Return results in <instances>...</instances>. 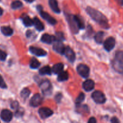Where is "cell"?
Returning <instances> with one entry per match:
<instances>
[{
    "label": "cell",
    "instance_id": "cell-30",
    "mask_svg": "<svg viewBox=\"0 0 123 123\" xmlns=\"http://www.w3.org/2000/svg\"><path fill=\"white\" fill-rule=\"evenodd\" d=\"M7 54L0 49V60L1 61H4L6 59Z\"/></svg>",
    "mask_w": 123,
    "mask_h": 123
},
{
    "label": "cell",
    "instance_id": "cell-14",
    "mask_svg": "<svg viewBox=\"0 0 123 123\" xmlns=\"http://www.w3.org/2000/svg\"><path fill=\"white\" fill-rule=\"evenodd\" d=\"M68 22L70 26L72 28V31L74 32H77L78 31V25H77L76 20L75 19L74 15H70L69 16L68 18Z\"/></svg>",
    "mask_w": 123,
    "mask_h": 123
},
{
    "label": "cell",
    "instance_id": "cell-19",
    "mask_svg": "<svg viewBox=\"0 0 123 123\" xmlns=\"http://www.w3.org/2000/svg\"><path fill=\"white\" fill-rule=\"evenodd\" d=\"M63 69V64L62 63H57L53 66L52 71L55 74H59L61 73Z\"/></svg>",
    "mask_w": 123,
    "mask_h": 123
},
{
    "label": "cell",
    "instance_id": "cell-37",
    "mask_svg": "<svg viewBox=\"0 0 123 123\" xmlns=\"http://www.w3.org/2000/svg\"><path fill=\"white\" fill-rule=\"evenodd\" d=\"M116 1L120 6H123V0H116Z\"/></svg>",
    "mask_w": 123,
    "mask_h": 123
},
{
    "label": "cell",
    "instance_id": "cell-2",
    "mask_svg": "<svg viewBox=\"0 0 123 123\" xmlns=\"http://www.w3.org/2000/svg\"><path fill=\"white\" fill-rule=\"evenodd\" d=\"M113 69L118 73L123 74V52H117L112 62Z\"/></svg>",
    "mask_w": 123,
    "mask_h": 123
},
{
    "label": "cell",
    "instance_id": "cell-7",
    "mask_svg": "<svg viewBox=\"0 0 123 123\" xmlns=\"http://www.w3.org/2000/svg\"><path fill=\"white\" fill-rule=\"evenodd\" d=\"M115 40L112 37L107 38L104 43V49L109 52L112 50L115 47Z\"/></svg>",
    "mask_w": 123,
    "mask_h": 123
},
{
    "label": "cell",
    "instance_id": "cell-23",
    "mask_svg": "<svg viewBox=\"0 0 123 123\" xmlns=\"http://www.w3.org/2000/svg\"><path fill=\"white\" fill-rule=\"evenodd\" d=\"M104 37V32L102 31H99L97 33L95 34L94 38H95V42L98 44H101L102 42V40H103Z\"/></svg>",
    "mask_w": 123,
    "mask_h": 123
},
{
    "label": "cell",
    "instance_id": "cell-29",
    "mask_svg": "<svg viewBox=\"0 0 123 123\" xmlns=\"http://www.w3.org/2000/svg\"><path fill=\"white\" fill-rule=\"evenodd\" d=\"M84 99V94L83 93V92H81V93H80V94L78 95L77 98H76L75 103H77V105L80 104L82 102H83Z\"/></svg>",
    "mask_w": 123,
    "mask_h": 123
},
{
    "label": "cell",
    "instance_id": "cell-6",
    "mask_svg": "<svg viewBox=\"0 0 123 123\" xmlns=\"http://www.w3.org/2000/svg\"><path fill=\"white\" fill-rule=\"evenodd\" d=\"M43 98L42 96L39 94H36L33 96L32 98H31L30 101V104L31 106L33 107H37L38 106L41 105L42 103Z\"/></svg>",
    "mask_w": 123,
    "mask_h": 123
},
{
    "label": "cell",
    "instance_id": "cell-18",
    "mask_svg": "<svg viewBox=\"0 0 123 123\" xmlns=\"http://www.w3.org/2000/svg\"><path fill=\"white\" fill-rule=\"evenodd\" d=\"M49 5L53 12L56 13H60V8L58 6V2L57 0H49Z\"/></svg>",
    "mask_w": 123,
    "mask_h": 123
},
{
    "label": "cell",
    "instance_id": "cell-25",
    "mask_svg": "<svg viewBox=\"0 0 123 123\" xmlns=\"http://www.w3.org/2000/svg\"><path fill=\"white\" fill-rule=\"evenodd\" d=\"M23 23L26 26H31L33 25V20L29 16H26L23 18Z\"/></svg>",
    "mask_w": 123,
    "mask_h": 123
},
{
    "label": "cell",
    "instance_id": "cell-21",
    "mask_svg": "<svg viewBox=\"0 0 123 123\" xmlns=\"http://www.w3.org/2000/svg\"><path fill=\"white\" fill-rule=\"evenodd\" d=\"M69 74L67 72H62L58 75L57 80L60 82L65 81V80H68V79Z\"/></svg>",
    "mask_w": 123,
    "mask_h": 123
},
{
    "label": "cell",
    "instance_id": "cell-39",
    "mask_svg": "<svg viewBox=\"0 0 123 123\" xmlns=\"http://www.w3.org/2000/svg\"><path fill=\"white\" fill-rule=\"evenodd\" d=\"M25 1H27V2H33L34 0H25Z\"/></svg>",
    "mask_w": 123,
    "mask_h": 123
},
{
    "label": "cell",
    "instance_id": "cell-33",
    "mask_svg": "<svg viewBox=\"0 0 123 123\" xmlns=\"http://www.w3.org/2000/svg\"><path fill=\"white\" fill-rule=\"evenodd\" d=\"M18 105H19V104H18V103L17 102H13V103H12V105H11V107H12V109H17V108H18Z\"/></svg>",
    "mask_w": 123,
    "mask_h": 123
},
{
    "label": "cell",
    "instance_id": "cell-38",
    "mask_svg": "<svg viewBox=\"0 0 123 123\" xmlns=\"http://www.w3.org/2000/svg\"><path fill=\"white\" fill-rule=\"evenodd\" d=\"M2 13H3V10H2V8H1V7H0V16L2 15Z\"/></svg>",
    "mask_w": 123,
    "mask_h": 123
},
{
    "label": "cell",
    "instance_id": "cell-24",
    "mask_svg": "<svg viewBox=\"0 0 123 123\" xmlns=\"http://www.w3.org/2000/svg\"><path fill=\"white\" fill-rule=\"evenodd\" d=\"M41 64L37 60V59L35 58H32L30 61V66L31 68H33V69H36L37 68L40 66Z\"/></svg>",
    "mask_w": 123,
    "mask_h": 123
},
{
    "label": "cell",
    "instance_id": "cell-11",
    "mask_svg": "<svg viewBox=\"0 0 123 123\" xmlns=\"http://www.w3.org/2000/svg\"><path fill=\"white\" fill-rule=\"evenodd\" d=\"M13 117V114L8 109H4L1 113V118L3 121L6 122H9L12 120Z\"/></svg>",
    "mask_w": 123,
    "mask_h": 123
},
{
    "label": "cell",
    "instance_id": "cell-28",
    "mask_svg": "<svg viewBox=\"0 0 123 123\" xmlns=\"http://www.w3.org/2000/svg\"><path fill=\"white\" fill-rule=\"evenodd\" d=\"M30 94V91L28 88H24L20 92V96L24 99H26L27 98L29 97Z\"/></svg>",
    "mask_w": 123,
    "mask_h": 123
},
{
    "label": "cell",
    "instance_id": "cell-32",
    "mask_svg": "<svg viewBox=\"0 0 123 123\" xmlns=\"http://www.w3.org/2000/svg\"><path fill=\"white\" fill-rule=\"evenodd\" d=\"M55 38H57V40H60L62 41V40H63L64 39V37H63V35L62 32H57L56 33V37Z\"/></svg>",
    "mask_w": 123,
    "mask_h": 123
},
{
    "label": "cell",
    "instance_id": "cell-27",
    "mask_svg": "<svg viewBox=\"0 0 123 123\" xmlns=\"http://www.w3.org/2000/svg\"><path fill=\"white\" fill-rule=\"evenodd\" d=\"M22 6V3L18 0L13 1L12 4H11V7L13 9H18V8H20Z\"/></svg>",
    "mask_w": 123,
    "mask_h": 123
},
{
    "label": "cell",
    "instance_id": "cell-3",
    "mask_svg": "<svg viewBox=\"0 0 123 123\" xmlns=\"http://www.w3.org/2000/svg\"><path fill=\"white\" fill-rule=\"evenodd\" d=\"M92 98L94 102L98 104H102L106 102V97L104 94L100 91H95L92 94Z\"/></svg>",
    "mask_w": 123,
    "mask_h": 123
},
{
    "label": "cell",
    "instance_id": "cell-36",
    "mask_svg": "<svg viewBox=\"0 0 123 123\" xmlns=\"http://www.w3.org/2000/svg\"><path fill=\"white\" fill-rule=\"evenodd\" d=\"M88 123H96V119L94 117H91L89 118V121H88Z\"/></svg>",
    "mask_w": 123,
    "mask_h": 123
},
{
    "label": "cell",
    "instance_id": "cell-40",
    "mask_svg": "<svg viewBox=\"0 0 123 123\" xmlns=\"http://www.w3.org/2000/svg\"><path fill=\"white\" fill-rule=\"evenodd\" d=\"M0 1H1V0H0Z\"/></svg>",
    "mask_w": 123,
    "mask_h": 123
},
{
    "label": "cell",
    "instance_id": "cell-15",
    "mask_svg": "<svg viewBox=\"0 0 123 123\" xmlns=\"http://www.w3.org/2000/svg\"><path fill=\"white\" fill-rule=\"evenodd\" d=\"M95 84L92 80L88 79L84 81L83 84V88L86 91H90L94 88Z\"/></svg>",
    "mask_w": 123,
    "mask_h": 123
},
{
    "label": "cell",
    "instance_id": "cell-20",
    "mask_svg": "<svg viewBox=\"0 0 123 123\" xmlns=\"http://www.w3.org/2000/svg\"><path fill=\"white\" fill-rule=\"evenodd\" d=\"M1 32L4 35L6 36H10L12 35L13 31L10 26H2L1 27Z\"/></svg>",
    "mask_w": 123,
    "mask_h": 123
},
{
    "label": "cell",
    "instance_id": "cell-22",
    "mask_svg": "<svg viewBox=\"0 0 123 123\" xmlns=\"http://www.w3.org/2000/svg\"><path fill=\"white\" fill-rule=\"evenodd\" d=\"M52 70L49 66H44L41 68L39 70V74L41 75H45V74H49L50 75L51 74Z\"/></svg>",
    "mask_w": 123,
    "mask_h": 123
},
{
    "label": "cell",
    "instance_id": "cell-4",
    "mask_svg": "<svg viewBox=\"0 0 123 123\" xmlns=\"http://www.w3.org/2000/svg\"><path fill=\"white\" fill-rule=\"evenodd\" d=\"M37 8L38 9V10L39 11V13H40V14H41V17H42V18H43L45 20H47L49 24H50L51 25H55V24H56L57 23L56 20H55L54 18H53V17L51 16L48 13L43 12V11L42 10V7H41V6H39Z\"/></svg>",
    "mask_w": 123,
    "mask_h": 123
},
{
    "label": "cell",
    "instance_id": "cell-35",
    "mask_svg": "<svg viewBox=\"0 0 123 123\" xmlns=\"http://www.w3.org/2000/svg\"><path fill=\"white\" fill-rule=\"evenodd\" d=\"M111 123H119V121L116 117H113L111 119Z\"/></svg>",
    "mask_w": 123,
    "mask_h": 123
},
{
    "label": "cell",
    "instance_id": "cell-5",
    "mask_svg": "<svg viewBox=\"0 0 123 123\" xmlns=\"http://www.w3.org/2000/svg\"><path fill=\"white\" fill-rule=\"evenodd\" d=\"M77 70L78 74L83 78H86L89 76L90 70L87 66L84 64H79L77 67Z\"/></svg>",
    "mask_w": 123,
    "mask_h": 123
},
{
    "label": "cell",
    "instance_id": "cell-12",
    "mask_svg": "<svg viewBox=\"0 0 123 123\" xmlns=\"http://www.w3.org/2000/svg\"><path fill=\"white\" fill-rule=\"evenodd\" d=\"M63 54H65L68 60L71 62H73L74 61H75V54L73 50H72L69 47L65 48Z\"/></svg>",
    "mask_w": 123,
    "mask_h": 123
},
{
    "label": "cell",
    "instance_id": "cell-8",
    "mask_svg": "<svg viewBox=\"0 0 123 123\" xmlns=\"http://www.w3.org/2000/svg\"><path fill=\"white\" fill-rule=\"evenodd\" d=\"M39 114L42 118L45 119L51 116L53 114V112L51 109L48 108H42L39 110Z\"/></svg>",
    "mask_w": 123,
    "mask_h": 123
},
{
    "label": "cell",
    "instance_id": "cell-26",
    "mask_svg": "<svg viewBox=\"0 0 123 123\" xmlns=\"http://www.w3.org/2000/svg\"><path fill=\"white\" fill-rule=\"evenodd\" d=\"M75 19L76 20V22H77V25H78V27L79 29H83L84 28V24L83 22V20L82 19V18H80L78 16L74 15Z\"/></svg>",
    "mask_w": 123,
    "mask_h": 123
},
{
    "label": "cell",
    "instance_id": "cell-9",
    "mask_svg": "<svg viewBox=\"0 0 123 123\" xmlns=\"http://www.w3.org/2000/svg\"><path fill=\"white\" fill-rule=\"evenodd\" d=\"M53 49L59 54H63L65 47L63 44L62 42L60 40H55L53 44Z\"/></svg>",
    "mask_w": 123,
    "mask_h": 123
},
{
    "label": "cell",
    "instance_id": "cell-16",
    "mask_svg": "<svg viewBox=\"0 0 123 123\" xmlns=\"http://www.w3.org/2000/svg\"><path fill=\"white\" fill-rule=\"evenodd\" d=\"M41 40L45 43L51 44V43L55 42L56 40V38L54 36H51V35L48 34H44L41 37Z\"/></svg>",
    "mask_w": 123,
    "mask_h": 123
},
{
    "label": "cell",
    "instance_id": "cell-17",
    "mask_svg": "<svg viewBox=\"0 0 123 123\" xmlns=\"http://www.w3.org/2000/svg\"><path fill=\"white\" fill-rule=\"evenodd\" d=\"M33 25H34L36 30L38 31H41L44 30V25L42 24V22L39 20L37 18L35 17L33 19Z\"/></svg>",
    "mask_w": 123,
    "mask_h": 123
},
{
    "label": "cell",
    "instance_id": "cell-1",
    "mask_svg": "<svg viewBox=\"0 0 123 123\" xmlns=\"http://www.w3.org/2000/svg\"><path fill=\"white\" fill-rule=\"evenodd\" d=\"M86 12L95 21L98 23L102 27L106 29L109 27L107 19L101 12L90 7H87Z\"/></svg>",
    "mask_w": 123,
    "mask_h": 123
},
{
    "label": "cell",
    "instance_id": "cell-13",
    "mask_svg": "<svg viewBox=\"0 0 123 123\" xmlns=\"http://www.w3.org/2000/svg\"><path fill=\"white\" fill-rule=\"evenodd\" d=\"M30 51L31 54H34L37 56H43L47 55V52L41 48H35V47H30Z\"/></svg>",
    "mask_w": 123,
    "mask_h": 123
},
{
    "label": "cell",
    "instance_id": "cell-31",
    "mask_svg": "<svg viewBox=\"0 0 123 123\" xmlns=\"http://www.w3.org/2000/svg\"><path fill=\"white\" fill-rule=\"evenodd\" d=\"M0 87L2 88H7V85H6L3 78H2V76L1 75H0Z\"/></svg>",
    "mask_w": 123,
    "mask_h": 123
},
{
    "label": "cell",
    "instance_id": "cell-34",
    "mask_svg": "<svg viewBox=\"0 0 123 123\" xmlns=\"http://www.w3.org/2000/svg\"><path fill=\"white\" fill-rule=\"evenodd\" d=\"M61 98H62L61 94H60V93L57 94L56 95V96H55V101H56L57 102H60V100H61Z\"/></svg>",
    "mask_w": 123,
    "mask_h": 123
},
{
    "label": "cell",
    "instance_id": "cell-10",
    "mask_svg": "<svg viewBox=\"0 0 123 123\" xmlns=\"http://www.w3.org/2000/svg\"><path fill=\"white\" fill-rule=\"evenodd\" d=\"M40 87L42 90V91L45 94H48L51 92L52 86L50 82L48 80H45V81L42 82Z\"/></svg>",
    "mask_w": 123,
    "mask_h": 123
}]
</instances>
